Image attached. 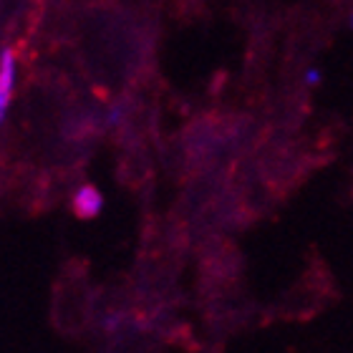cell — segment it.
Returning <instances> with one entry per match:
<instances>
[{
  "label": "cell",
  "mask_w": 353,
  "mask_h": 353,
  "mask_svg": "<svg viewBox=\"0 0 353 353\" xmlns=\"http://www.w3.org/2000/svg\"><path fill=\"white\" fill-rule=\"evenodd\" d=\"M15 76H18L15 53L10 51V48H6V51H3V56H0V126L6 124L8 109H10V101H13Z\"/></svg>",
  "instance_id": "1"
},
{
  "label": "cell",
  "mask_w": 353,
  "mask_h": 353,
  "mask_svg": "<svg viewBox=\"0 0 353 353\" xmlns=\"http://www.w3.org/2000/svg\"><path fill=\"white\" fill-rule=\"evenodd\" d=\"M71 207H74L76 217H81V220H94V217H99L103 210L101 190H96L94 184H83V187H79V190L74 192Z\"/></svg>",
  "instance_id": "2"
},
{
  "label": "cell",
  "mask_w": 353,
  "mask_h": 353,
  "mask_svg": "<svg viewBox=\"0 0 353 353\" xmlns=\"http://www.w3.org/2000/svg\"><path fill=\"white\" fill-rule=\"evenodd\" d=\"M321 79H323V76H321V71H318L316 66H310L308 71H305V86H318Z\"/></svg>",
  "instance_id": "3"
},
{
  "label": "cell",
  "mask_w": 353,
  "mask_h": 353,
  "mask_svg": "<svg viewBox=\"0 0 353 353\" xmlns=\"http://www.w3.org/2000/svg\"><path fill=\"white\" fill-rule=\"evenodd\" d=\"M351 28H353V13H351Z\"/></svg>",
  "instance_id": "4"
}]
</instances>
